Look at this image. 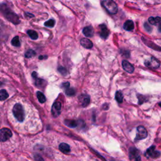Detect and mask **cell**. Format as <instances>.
I'll use <instances>...</instances> for the list:
<instances>
[{"instance_id":"d6986e66","label":"cell","mask_w":161,"mask_h":161,"mask_svg":"<svg viewBox=\"0 0 161 161\" xmlns=\"http://www.w3.org/2000/svg\"><path fill=\"white\" fill-rule=\"evenodd\" d=\"M59 149L64 154H68L71 152V147L69 145L65 143H61L59 145Z\"/></svg>"},{"instance_id":"ffe728a7","label":"cell","mask_w":161,"mask_h":161,"mask_svg":"<svg viewBox=\"0 0 161 161\" xmlns=\"http://www.w3.org/2000/svg\"><path fill=\"white\" fill-rule=\"evenodd\" d=\"M160 16H157V17H153V16H151V17H150L149 18V22L150 24L153 25H155L158 24H160Z\"/></svg>"},{"instance_id":"52a82bcc","label":"cell","mask_w":161,"mask_h":161,"mask_svg":"<svg viewBox=\"0 0 161 161\" xmlns=\"http://www.w3.org/2000/svg\"><path fill=\"white\" fill-rule=\"evenodd\" d=\"M12 136V132L7 128L0 130V142H6Z\"/></svg>"},{"instance_id":"f1b7e54d","label":"cell","mask_w":161,"mask_h":161,"mask_svg":"<svg viewBox=\"0 0 161 161\" xmlns=\"http://www.w3.org/2000/svg\"><path fill=\"white\" fill-rule=\"evenodd\" d=\"M144 27H145V29L147 32L151 33L152 31V28L151 27V26L148 23H145L144 24Z\"/></svg>"},{"instance_id":"4316f807","label":"cell","mask_w":161,"mask_h":161,"mask_svg":"<svg viewBox=\"0 0 161 161\" xmlns=\"http://www.w3.org/2000/svg\"><path fill=\"white\" fill-rule=\"evenodd\" d=\"M44 25L47 27H50V28H52L55 25V21L53 19H51L45 22V24H44Z\"/></svg>"},{"instance_id":"5bb4252c","label":"cell","mask_w":161,"mask_h":161,"mask_svg":"<svg viewBox=\"0 0 161 161\" xmlns=\"http://www.w3.org/2000/svg\"><path fill=\"white\" fill-rule=\"evenodd\" d=\"M122 67L125 71L129 73H133L135 71V68L133 65L126 60L122 61Z\"/></svg>"},{"instance_id":"4fadbf2b","label":"cell","mask_w":161,"mask_h":161,"mask_svg":"<svg viewBox=\"0 0 161 161\" xmlns=\"http://www.w3.org/2000/svg\"><path fill=\"white\" fill-rule=\"evenodd\" d=\"M99 30H100V32H99L100 37L103 39H107L110 35V32L107 26L104 24L100 25H99Z\"/></svg>"},{"instance_id":"603a6c76","label":"cell","mask_w":161,"mask_h":161,"mask_svg":"<svg viewBox=\"0 0 161 161\" xmlns=\"http://www.w3.org/2000/svg\"><path fill=\"white\" fill-rule=\"evenodd\" d=\"M37 96L38 99V101L40 103H44L46 101V98L44 96V94L40 92V91H37Z\"/></svg>"},{"instance_id":"7c38bea8","label":"cell","mask_w":161,"mask_h":161,"mask_svg":"<svg viewBox=\"0 0 161 161\" xmlns=\"http://www.w3.org/2000/svg\"><path fill=\"white\" fill-rule=\"evenodd\" d=\"M33 78L35 79V85L38 87H43L46 85V81L42 79H40L38 77V74L36 72H33L32 74Z\"/></svg>"},{"instance_id":"7402d4cb","label":"cell","mask_w":161,"mask_h":161,"mask_svg":"<svg viewBox=\"0 0 161 161\" xmlns=\"http://www.w3.org/2000/svg\"><path fill=\"white\" fill-rule=\"evenodd\" d=\"M115 99L118 103H121L124 100V96L121 91H117L115 93Z\"/></svg>"},{"instance_id":"f546056e","label":"cell","mask_w":161,"mask_h":161,"mask_svg":"<svg viewBox=\"0 0 161 161\" xmlns=\"http://www.w3.org/2000/svg\"><path fill=\"white\" fill-rule=\"evenodd\" d=\"M34 159L36 161H44V159L42 157V156L38 154H34Z\"/></svg>"},{"instance_id":"ac0fdd59","label":"cell","mask_w":161,"mask_h":161,"mask_svg":"<svg viewBox=\"0 0 161 161\" xmlns=\"http://www.w3.org/2000/svg\"><path fill=\"white\" fill-rule=\"evenodd\" d=\"M135 25L132 20H127L124 25V29L126 31H132L134 29Z\"/></svg>"},{"instance_id":"4dcf8cb0","label":"cell","mask_w":161,"mask_h":161,"mask_svg":"<svg viewBox=\"0 0 161 161\" xmlns=\"http://www.w3.org/2000/svg\"><path fill=\"white\" fill-rule=\"evenodd\" d=\"M146 97L143 96V95H139V96H138V103H139V104H143V99H145Z\"/></svg>"},{"instance_id":"277c9868","label":"cell","mask_w":161,"mask_h":161,"mask_svg":"<svg viewBox=\"0 0 161 161\" xmlns=\"http://www.w3.org/2000/svg\"><path fill=\"white\" fill-rule=\"evenodd\" d=\"M137 134L136 137L134 139L135 142H138L140 140L145 139L148 135V133L146 129L143 126H138L137 128Z\"/></svg>"},{"instance_id":"6da1fadb","label":"cell","mask_w":161,"mask_h":161,"mask_svg":"<svg viewBox=\"0 0 161 161\" xmlns=\"http://www.w3.org/2000/svg\"><path fill=\"white\" fill-rule=\"evenodd\" d=\"M0 12L5 18L13 24L17 25L20 24V20L17 15L15 14L6 4H0Z\"/></svg>"},{"instance_id":"5b68a950","label":"cell","mask_w":161,"mask_h":161,"mask_svg":"<svg viewBox=\"0 0 161 161\" xmlns=\"http://www.w3.org/2000/svg\"><path fill=\"white\" fill-rule=\"evenodd\" d=\"M129 158L131 161H140V151L135 147H130L129 149Z\"/></svg>"},{"instance_id":"ba28073f","label":"cell","mask_w":161,"mask_h":161,"mask_svg":"<svg viewBox=\"0 0 161 161\" xmlns=\"http://www.w3.org/2000/svg\"><path fill=\"white\" fill-rule=\"evenodd\" d=\"M145 65L149 68L157 69L160 66L159 60L154 57L150 58L149 60L145 61Z\"/></svg>"},{"instance_id":"8fae6325","label":"cell","mask_w":161,"mask_h":161,"mask_svg":"<svg viewBox=\"0 0 161 161\" xmlns=\"http://www.w3.org/2000/svg\"><path fill=\"white\" fill-rule=\"evenodd\" d=\"M79 100L82 107H86L90 103V97L87 94H82L79 97Z\"/></svg>"},{"instance_id":"9c48e42d","label":"cell","mask_w":161,"mask_h":161,"mask_svg":"<svg viewBox=\"0 0 161 161\" xmlns=\"http://www.w3.org/2000/svg\"><path fill=\"white\" fill-rule=\"evenodd\" d=\"M61 108H62V104L59 101H55L52 107L51 113L54 117L56 118L60 115Z\"/></svg>"},{"instance_id":"44dd1931","label":"cell","mask_w":161,"mask_h":161,"mask_svg":"<svg viewBox=\"0 0 161 161\" xmlns=\"http://www.w3.org/2000/svg\"><path fill=\"white\" fill-rule=\"evenodd\" d=\"M27 34L32 38V40H36L38 37V35L37 34V32H35V30H28Z\"/></svg>"},{"instance_id":"484cf974","label":"cell","mask_w":161,"mask_h":161,"mask_svg":"<svg viewBox=\"0 0 161 161\" xmlns=\"http://www.w3.org/2000/svg\"><path fill=\"white\" fill-rule=\"evenodd\" d=\"M12 44L13 46L16 47H18L20 46V42L19 37L18 36H16L13 38L12 40Z\"/></svg>"},{"instance_id":"2e32d148","label":"cell","mask_w":161,"mask_h":161,"mask_svg":"<svg viewBox=\"0 0 161 161\" xmlns=\"http://www.w3.org/2000/svg\"><path fill=\"white\" fill-rule=\"evenodd\" d=\"M81 123V121L74 120H64V124L67 125L69 128H72V129H74V128H76L79 125V124Z\"/></svg>"},{"instance_id":"d4e9b609","label":"cell","mask_w":161,"mask_h":161,"mask_svg":"<svg viewBox=\"0 0 161 161\" xmlns=\"http://www.w3.org/2000/svg\"><path fill=\"white\" fill-rule=\"evenodd\" d=\"M35 55H36V52L32 49H30V50H29V51H27L25 54V57L28 58V59L32 58L33 57L35 56Z\"/></svg>"},{"instance_id":"83f0119b","label":"cell","mask_w":161,"mask_h":161,"mask_svg":"<svg viewBox=\"0 0 161 161\" xmlns=\"http://www.w3.org/2000/svg\"><path fill=\"white\" fill-rule=\"evenodd\" d=\"M58 71L63 76H65L66 74H67V73H68V71H67V70H66V69L65 68L62 67V66H59V67L58 68Z\"/></svg>"},{"instance_id":"cb8c5ba5","label":"cell","mask_w":161,"mask_h":161,"mask_svg":"<svg viewBox=\"0 0 161 161\" xmlns=\"http://www.w3.org/2000/svg\"><path fill=\"white\" fill-rule=\"evenodd\" d=\"M8 94L5 90H0V101H4L8 98Z\"/></svg>"},{"instance_id":"8992f818","label":"cell","mask_w":161,"mask_h":161,"mask_svg":"<svg viewBox=\"0 0 161 161\" xmlns=\"http://www.w3.org/2000/svg\"><path fill=\"white\" fill-rule=\"evenodd\" d=\"M144 155H145L146 157L155 159L160 157V152L155 149V146H152L147 150Z\"/></svg>"},{"instance_id":"e0dca14e","label":"cell","mask_w":161,"mask_h":161,"mask_svg":"<svg viewBox=\"0 0 161 161\" xmlns=\"http://www.w3.org/2000/svg\"><path fill=\"white\" fill-rule=\"evenodd\" d=\"M82 33L86 37H92L94 35V30L91 26L85 27L82 30Z\"/></svg>"},{"instance_id":"3957f363","label":"cell","mask_w":161,"mask_h":161,"mask_svg":"<svg viewBox=\"0 0 161 161\" xmlns=\"http://www.w3.org/2000/svg\"><path fill=\"white\" fill-rule=\"evenodd\" d=\"M13 113L19 122H23L25 120V112L23 107L20 103L16 104L13 108Z\"/></svg>"},{"instance_id":"7a4b0ae2","label":"cell","mask_w":161,"mask_h":161,"mask_svg":"<svg viewBox=\"0 0 161 161\" xmlns=\"http://www.w3.org/2000/svg\"><path fill=\"white\" fill-rule=\"evenodd\" d=\"M101 4L110 14L114 15L118 12V6L113 0H104L102 1Z\"/></svg>"},{"instance_id":"9a60e30c","label":"cell","mask_w":161,"mask_h":161,"mask_svg":"<svg viewBox=\"0 0 161 161\" xmlns=\"http://www.w3.org/2000/svg\"><path fill=\"white\" fill-rule=\"evenodd\" d=\"M81 45L85 49H90L93 47V42L87 38H83L80 40Z\"/></svg>"},{"instance_id":"1f68e13d","label":"cell","mask_w":161,"mask_h":161,"mask_svg":"<svg viewBox=\"0 0 161 161\" xmlns=\"http://www.w3.org/2000/svg\"><path fill=\"white\" fill-rule=\"evenodd\" d=\"M47 55H40L39 56V59L40 60H43V59H47Z\"/></svg>"},{"instance_id":"d6a6232c","label":"cell","mask_w":161,"mask_h":161,"mask_svg":"<svg viewBox=\"0 0 161 161\" xmlns=\"http://www.w3.org/2000/svg\"><path fill=\"white\" fill-rule=\"evenodd\" d=\"M26 15H29V16H32V17H34V15H32V14H30L29 13H26Z\"/></svg>"},{"instance_id":"30bf717a","label":"cell","mask_w":161,"mask_h":161,"mask_svg":"<svg viewBox=\"0 0 161 161\" xmlns=\"http://www.w3.org/2000/svg\"><path fill=\"white\" fill-rule=\"evenodd\" d=\"M61 87L64 89L65 94L68 96H73L76 93L74 89L70 87V84L69 82L62 83V85H61Z\"/></svg>"}]
</instances>
